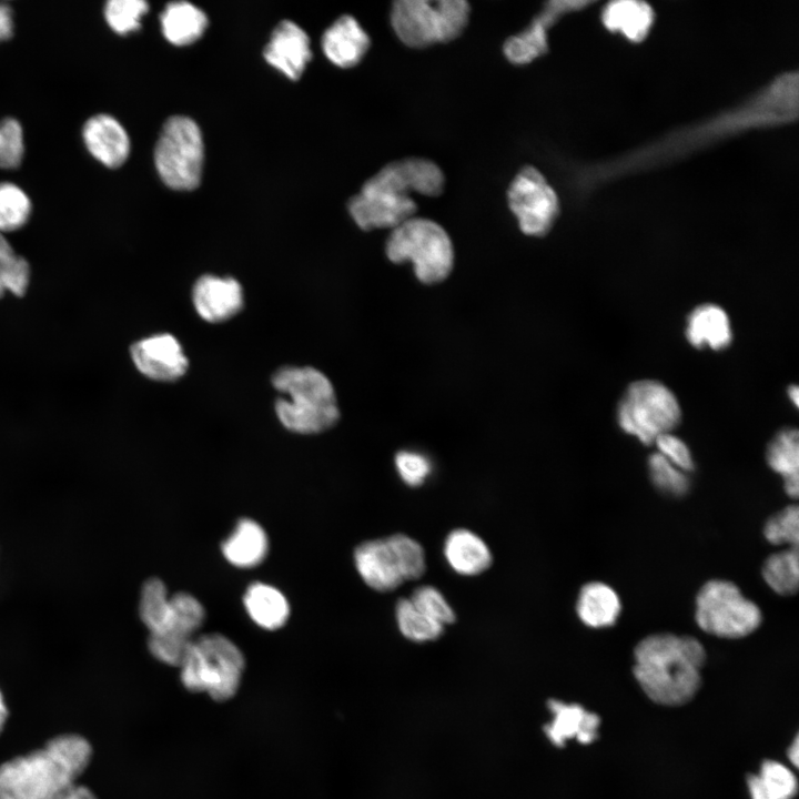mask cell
<instances>
[{
    "label": "cell",
    "mask_w": 799,
    "mask_h": 799,
    "mask_svg": "<svg viewBox=\"0 0 799 799\" xmlns=\"http://www.w3.org/2000/svg\"><path fill=\"white\" fill-rule=\"evenodd\" d=\"M386 538L397 558L404 581L419 578L426 569L425 553L421 544L400 533Z\"/></svg>",
    "instance_id": "cell-37"
},
{
    "label": "cell",
    "mask_w": 799,
    "mask_h": 799,
    "mask_svg": "<svg viewBox=\"0 0 799 799\" xmlns=\"http://www.w3.org/2000/svg\"><path fill=\"white\" fill-rule=\"evenodd\" d=\"M244 606L250 617L265 629H277L287 620L290 608L284 595L276 588L254 583L244 594Z\"/></svg>",
    "instance_id": "cell-29"
},
{
    "label": "cell",
    "mask_w": 799,
    "mask_h": 799,
    "mask_svg": "<svg viewBox=\"0 0 799 799\" xmlns=\"http://www.w3.org/2000/svg\"><path fill=\"white\" fill-rule=\"evenodd\" d=\"M603 26L610 32H619L633 43L643 42L654 24L651 6L638 0H616L601 10Z\"/></svg>",
    "instance_id": "cell-24"
},
{
    "label": "cell",
    "mask_w": 799,
    "mask_h": 799,
    "mask_svg": "<svg viewBox=\"0 0 799 799\" xmlns=\"http://www.w3.org/2000/svg\"><path fill=\"white\" fill-rule=\"evenodd\" d=\"M763 536L772 545L798 547L799 512L789 505L770 516L763 526Z\"/></svg>",
    "instance_id": "cell-39"
},
{
    "label": "cell",
    "mask_w": 799,
    "mask_h": 799,
    "mask_svg": "<svg viewBox=\"0 0 799 799\" xmlns=\"http://www.w3.org/2000/svg\"><path fill=\"white\" fill-rule=\"evenodd\" d=\"M12 33V10L8 4L0 3V42L10 39Z\"/></svg>",
    "instance_id": "cell-44"
},
{
    "label": "cell",
    "mask_w": 799,
    "mask_h": 799,
    "mask_svg": "<svg viewBox=\"0 0 799 799\" xmlns=\"http://www.w3.org/2000/svg\"><path fill=\"white\" fill-rule=\"evenodd\" d=\"M30 214L31 202L26 192L13 183H0V232L21 229Z\"/></svg>",
    "instance_id": "cell-35"
},
{
    "label": "cell",
    "mask_w": 799,
    "mask_h": 799,
    "mask_svg": "<svg viewBox=\"0 0 799 799\" xmlns=\"http://www.w3.org/2000/svg\"><path fill=\"white\" fill-rule=\"evenodd\" d=\"M130 355L138 371L155 381L178 380L188 368L180 343L170 334H156L135 342Z\"/></svg>",
    "instance_id": "cell-15"
},
{
    "label": "cell",
    "mask_w": 799,
    "mask_h": 799,
    "mask_svg": "<svg viewBox=\"0 0 799 799\" xmlns=\"http://www.w3.org/2000/svg\"><path fill=\"white\" fill-rule=\"evenodd\" d=\"M263 55L269 64L297 80L312 58L310 39L296 23L283 20L273 30Z\"/></svg>",
    "instance_id": "cell-16"
},
{
    "label": "cell",
    "mask_w": 799,
    "mask_h": 799,
    "mask_svg": "<svg viewBox=\"0 0 799 799\" xmlns=\"http://www.w3.org/2000/svg\"><path fill=\"white\" fill-rule=\"evenodd\" d=\"M695 619L709 635L738 639L757 630L762 615L757 604L745 597L736 584L711 579L697 593Z\"/></svg>",
    "instance_id": "cell-11"
},
{
    "label": "cell",
    "mask_w": 799,
    "mask_h": 799,
    "mask_svg": "<svg viewBox=\"0 0 799 799\" xmlns=\"http://www.w3.org/2000/svg\"><path fill=\"white\" fill-rule=\"evenodd\" d=\"M395 467L401 479L411 487L424 484L432 472L431 461L414 451H400L395 456Z\"/></svg>",
    "instance_id": "cell-42"
},
{
    "label": "cell",
    "mask_w": 799,
    "mask_h": 799,
    "mask_svg": "<svg viewBox=\"0 0 799 799\" xmlns=\"http://www.w3.org/2000/svg\"><path fill=\"white\" fill-rule=\"evenodd\" d=\"M171 615V597L163 581L158 578L145 581L141 593L140 616L150 634L163 630Z\"/></svg>",
    "instance_id": "cell-33"
},
{
    "label": "cell",
    "mask_w": 799,
    "mask_h": 799,
    "mask_svg": "<svg viewBox=\"0 0 799 799\" xmlns=\"http://www.w3.org/2000/svg\"><path fill=\"white\" fill-rule=\"evenodd\" d=\"M24 153L21 124L12 118L0 122V168L14 169L20 165Z\"/></svg>",
    "instance_id": "cell-41"
},
{
    "label": "cell",
    "mask_w": 799,
    "mask_h": 799,
    "mask_svg": "<svg viewBox=\"0 0 799 799\" xmlns=\"http://www.w3.org/2000/svg\"><path fill=\"white\" fill-rule=\"evenodd\" d=\"M31 277L28 261L18 255L0 232V299L6 293L21 297L27 293Z\"/></svg>",
    "instance_id": "cell-34"
},
{
    "label": "cell",
    "mask_w": 799,
    "mask_h": 799,
    "mask_svg": "<svg viewBox=\"0 0 799 799\" xmlns=\"http://www.w3.org/2000/svg\"><path fill=\"white\" fill-rule=\"evenodd\" d=\"M443 552L449 567L462 576L479 575L493 562L484 539L466 528L452 530L445 538Z\"/></svg>",
    "instance_id": "cell-23"
},
{
    "label": "cell",
    "mask_w": 799,
    "mask_h": 799,
    "mask_svg": "<svg viewBox=\"0 0 799 799\" xmlns=\"http://www.w3.org/2000/svg\"><path fill=\"white\" fill-rule=\"evenodd\" d=\"M148 10L149 4L142 0H110L105 3L104 17L114 32L128 34L140 29L141 18Z\"/></svg>",
    "instance_id": "cell-38"
},
{
    "label": "cell",
    "mask_w": 799,
    "mask_h": 799,
    "mask_svg": "<svg viewBox=\"0 0 799 799\" xmlns=\"http://www.w3.org/2000/svg\"><path fill=\"white\" fill-rule=\"evenodd\" d=\"M160 20L163 36L174 45L195 42L208 27L205 13L185 1L168 3Z\"/></svg>",
    "instance_id": "cell-28"
},
{
    "label": "cell",
    "mask_w": 799,
    "mask_h": 799,
    "mask_svg": "<svg viewBox=\"0 0 799 799\" xmlns=\"http://www.w3.org/2000/svg\"><path fill=\"white\" fill-rule=\"evenodd\" d=\"M685 335L694 347L725 350L732 340L729 316L719 305L700 304L688 315Z\"/></svg>",
    "instance_id": "cell-22"
},
{
    "label": "cell",
    "mask_w": 799,
    "mask_h": 799,
    "mask_svg": "<svg viewBox=\"0 0 799 799\" xmlns=\"http://www.w3.org/2000/svg\"><path fill=\"white\" fill-rule=\"evenodd\" d=\"M354 562L364 583L376 591H391L404 583L387 538L362 543L354 552Z\"/></svg>",
    "instance_id": "cell-17"
},
{
    "label": "cell",
    "mask_w": 799,
    "mask_h": 799,
    "mask_svg": "<svg viewBox=\"0 0 799 799\" xmlns=\"http://www.w3.org/2000/svg\"><path fill=\"white\" fill-rule=\"evenodd\" d=\"M621 611L618 594L601 581L585 584L578 594L576 613L587 627L599 629L616 624Z\"/></svg>",
    "instance_id": "cell-25"
},
{
    "label": "cell",
    "mask_w": 799,
    "mask_h": 799,
    "mask_svg": "<svg viewBox=\"0 0 799 799\" xmlns=\"http://www.w3.org/2000/svg\"><path fill=\"white\" fill-rule=\"evenodd\" d=\"M648 474L654 486L671 497H682L690 489V481L684 471L668 462L659 453L648 457Z\"/></svg>",
    "instance_id": "cell-36"
},
{
    "label": "cell",
    "mask_w": 799,
    "mask_h": 799,
    "mask_svg": "<svg viewBox=\"0 0 799 799\" xmlns=\"http://www.w3.org/2000/svg\"><path fill=\"white\" fill-rule=\"evenodd\" d=\"M788 395H789L790 401H791V402L795 404V406L797 407L798 404H799V401H798V400H799V391H798V387H797L796 385H790V387L788 388Z\"/></svg>",
    "instance_id": "cell-48"
},
{
    "label": "cell",
    "mask_w": 799,
    "mask_h": 799,
    "mask_svg": "<svg viewBox=\"0 0 799 799\" xmlns=\"http://www.w3.org/2000/svg\"><path fill=\"white\" fill-rule=\"evenodd\" d=\"M385 253L393 263L412 262L416 277L424 284L443 282L454 266V249L448 233L426 218L413 216L391 230Z\"/></svg>",
    "instance_id": "cell-7"
},
{
    "label": "cell",
    "mask_w": 799,
    "mask_h": 799,
    "mask_svg": "<svg viewBox=\"0 0 799 799\" xmlns=\"http://www.w3.org/2000/svg\"><path fill=\"white\" fill-rule=\"evenodd\" d=\"M224 557L234 566L250 568L259 565L267 553V537L254 520L241 519L222 545Z\"/></svg>",
    "instance_id": "cell-26"
},
{
    "label": "cell",
    "mask_w": 799,
    "mask_h": 799,
    "mask_svg": "<svg viewBox=\"0 0 799 799\" xmlns=\"http://www.w3.org/2000/svg\"><path fill=\"white\" fill-rule=\"evenodd\" d=\"M751 799H792L798 790L797 778L785 765L766 760L758 775L747 778Z\"/></svg>",
    "instance_id": "cell-30"
},
{
    "label": "cell",
    "mask_w": 799,
    "mask_h": 799,
    "mask_svg": "<svg viewBox=\"0 0 799 799\" xmlns=\"http://www.w3.org/2000/svg\"><path fill=\"white\" fill-rule=\"evenodd\" d=\"M762 577L778 595H795L799 581L798 547H786L767 557L762 565Z\"/></svg>",
    "instance_id": "cell-31"
},
{
    "label": "cell",
    "mask_w": 799,
    "mask_h": 799,
    "mask_svg": "<svg viewBox=\"0 0 799 799\" xmlns=\"http://www.w3.org/2000/svg\"><path fill=\"white\" fill-rule=\"evenodd\" d=\"M171 606L168 625L162 631L150 634L148 646L158 660L179 667L203 624L205 613L201 603L186 593L171 596Z\"/></svg>",
    "instance_id": "cell-13"
},
{
    "label": "cell",
    "mask_w": 799,
    "mask_h": 799,
    "mask_svg": "<svg viewBox=\"0 0 799 799\" xmlns=\"http://www.w3.org/2000/svg\"><path fill=\"white\" fill-rule=\"evenodd\" d=\"M204 145L199 125L184 115L169 118L154 149L156 171L165 185L178 191L199 186Z\"/></svg>",
    "instance_id": "cell-10"
},
{
    "label": "cell",
    "mask_w": 799,
    "mask_h": 799,
    "mask_svg": "<svg viewBox=\"0 0 799 799\" xmlns=\"http://www.w3.org/2000/svg\"><path fill=\"white\" fill-rule=\"evenodd\" d=\"M409 599L421 611L443 626L455 621L454 609L434 586L424 585L416 588Z\"/></svg>",
    "instance_id": "cell-40"
},
{
    "label": "cell",
    "mask_w": 799,
    "mask_h": 799,
    "mask_svg": "<svg viewBox=\"0 0 799 799\" xmlns=\"http://www.w3.org/2000/svg\"><path fill=\"white\" fill-rule=\"evenodd\" d=\"M395 618L401 634L415 643L436 640L442 636L445 627L421 611L409 598L397 601Z\"/></svg>",
    "instance_id": "cell-32"
},
{
    "label": "cell",
    "mask_w": 799,
    "mask_h": 799,
    "mask_svg": "<svg viewBox=\"0 0 799 799\" xmlns=\"http://www.w3.org/2000/svg\"><path fill=\"white\" fill-rule=\"evenodd\" d=\"M274 387L280 397L275 411L281 423L290 431L314 434L332 427L340 417L334 388L330 380L310 366H286L275 372Z\"/></svg>",
    "instance_id": "cell-4"
},
{
    "label": "cell",
    "mask_w": 799,
    "mask_h": 799,
    "mask_svg": "<svg viewBox=\"0 0 799 799\" xmlns=\"http://www.w3.org/2000/svg\"><path fill=\"white\" fill-rule=\"evenodd\" d=\"M593 1L555 0L532 19L523 31L508 37L503 44V53L508 62L525 65L543 57L549 50L548 32L565 14L581 10Z\"/></svg>",
    "instance_id": "cell-14"
},
{
    "label": "cell",
    "mask_w": 799,
    "mask_h": 799,
    "mask_svg": "<svg viewBox=\"0 0 799 799\" xmlns=\"http://www.w3.org/2000/svg\"><path fill=\"white\" fill-rule=\"evenodd\" d=\"M417 181L409 161L404 158L384 165L371 176L361 191L347 202L354 222L364 231L395 229L415 216Z\"/></svg>",
    "instance_id": "cell-5"
},
{
    "label": "cell",
    "mask_w": 799,
    "mask_h": 799,
    "mask_svg": "<svg viewBox=\"0 0 799 799\" xmlns=\"http://www.w3.org/2000/svg\"><path fill=\"white\" fill-rule=\"evenodd\" d=\"M634 660V676L653 701L680 706L700 688L706 651L691 636L658 633L637 644Z\"/></svg>",
    "instance_id": "cell-2"
},
{
    "label": "cell",
    "mask_w": 799,
    "mask_h": 799,
    "mask_svg": "<svg viewBox=\"0 0 799 799\" xmlns=\"http://www.w3.org/2000/svg\"><path fill=\"white\" fill-rule=\"evenodd\" d=\"M788 758L792 762L793 766H798L799 761V742L798 738L796 737L792 741V744L789 747L788 750Z\"/></svg>",
    "instance_id": "cell-46"
},
{
    "label": "cell",
    "mask_w": 799,
    "mask_h": 799,
    "mask_svg": "<svg viewBox=\"0 0 799 799\" xmlns=\"http://www.w3.org/2000/svg\"><path fill=\"white\" fill-rule=\"evenodd\" d=\"M82 136L88 151L103 165L118 168L130 153V140L120 122L109 114H97L83 125Z\"/></svg>",
    "instance_id": "cell-19"
},
{
    "label": "cell",
    "mask_w": 799,
    "mask_h": 799,
    "mask_svg": "<svg viewBox=\"0 0 799 799\" xmlns=\"http://www.w3.org/2000/svg\"><path fill=\"white\" fill-rule=\"evenodd\" d=\"M798 83L797 71L785 72L737 107L677 130L619 159L597 164L588 178L598 184L667 164L745 131L788 124L798 117Z\"/></svg>",
    "instance_id": "cell-1"
},
{
    "label": "cell",
    "mask_w": 799,
    "mask_h": 799,
    "mask_svg": "<svg viewBox=\"0 0 799 799\" xmlns=\"http://www.w3.org/2000/svg\"><path fill=\"white\" fill-rule=\"evenodd\" d=\"M326 58L340 68L358 64L371 47V39L358 21L348 14L336 19L322 36Z\"/></svg>",
    "instance_id": "cell-20"
},
{
    "label": "cell",
    "mask_w": 799,
    "mask_h": 799,
    "mask_svg": "<svg viewBox=\"0 0 799 799\" xmlns=\"http://www.w3.org/2000/svg\"><path fill=\"white\" fill-rule=\"evenodd\" d=\"M60 799H97V797L89 788L75 783Z\"/></svg>",
    "instance_id": "cell-45"
},
{
    "label": "cell",
    "mask_w": 799,
    "mask_h": 799,
    "mask_svg": "<svg viewBox=\"0 0 799 799\" xmlns=\"http://www.w3.org/2000/svg\"><path fill=\"white\" fill-rule=\"evenodd\" d=\"M7 718H8V709H7V706H6V704H4L2 694H1V691H0V732L2 731V729H3V727H4V724H6V721H7Z\"/></svg>",
    "instance_id": "cell-47"
},
{
    "label": "cell",
    "mask_w": 799,
    "mask_h": 799,
    "mask_svg": "<svg viewBox=\"0 0 799 799\" xmlns=\"http://www.w3.org/2000/svg\"><path fill=\"white\" fill-rule=\"evenodd\" d=\"M548 708L553 719L544 727V732L553 745L563 747L572 738L590 744L597 738L600 719L596 714L577 704L555 699L548 701Z\"/></svg>",
    "instance_id": "cell-21"
},
{
    "label": "cell",
    "mask_w": 799,
    "mask_h": 799,
    "mask_svg": "<svg viewBox=\"0 0 799 799\" xmlns=\"http://www.w3.org/2000/svg\"><path fill=\"white\" fill-rule=\"evenodd\" d=\"M796 428L780 429L770 441L766 451L769 467L783 479V488L791 498L799 493V441Z\"/></svg>",
    "instance_id": "cell-27"
},
{
    "label": "cell",
    "mask_w": 799,
    "mask_h": 799,
    "mask_svg": "<svg viewBox=\"0 0 799 799\" xmlns=\"http://www.w3.org/2000/svg\"><path fill=\"white\" fill-rule=\"evenodd\" d=\"M183 687L224 702L239 691L245 668L240 648L220 634L195 637L179 665Z\"/></svg>",
    "instance_id": "cell-6"
},
{
    "label": "cell",
    "mask_w": 799,
    "mask_h": 799,
    "mask_svg": "<svg viewBox=\"0 0 799 799\" xmlns=\"http://www.w3.org/2000/svg\"><path fill=\"white\" fill-rule=\"evenodd\" d=\"M92 756L81 736L63 735L43 748L0 765V799H60Z\"/></svg>",
    "instance_id": "cell-3"
},
{
    "label": "cell",
    "mask_w": 799,
    "mask_h": 799,
    "mask_svg": "<svg viewBox=\"0 0 799 799\" xmlns=\"http://www.w3.org/2000/svg\"><path fill=\"white\" fill-rule=\"evenodd\" d=\"M618 426L645 445L671 431L681 418L676 395L655 380L635 381L625 390L616 409Z\"/></svg>",
    "instance_id": "cell-9"
},
{
    "label": "cell",
    "mask_w": 799,
    "mask_h": 799,
    "mask_svg": "<svg viewBox=\"0 0 799 799\" xmlns=\"http://www.w3.org/2000/svg\"><path fill=\"white\" fill-rule=\"evenodd\" d=\"M655 444L658 452L668 462L674 464L685 473L692 472L695 469L694 458L689 447L679 437L671 433L659 436Z\"/></svg>",
    "instance_id": "cell-43"
},
{
    "label": "cell",
    "mask_w": 799,
    "mask_h": 799,
    "mask_svg": "<svg viewBox=\"0 0 799 799\" xmlns=\"http://www.w3.org/2000/svg\"><path fill=\"white\" fill-rule=\"evenodd\" d=\"M193 304L203 320L212 323L226 321L242 309V287L232 277L204 275L194 285Z\"/></svg>",
    "instance_id": "cell-18"
},
{
    "label": "cell",
    "mask_w": 799,
    "mask_h": 799,
    "mask_svg": "<svg viewBox=\"0 0 799 799\" xmlns=\"http://www.w3.org/2000/svg\"><path fill=\"white\" fill-rule=\"evenodd\" d=\"M506 196L520 231L529 236L546 235L560 212L556 191L533 165H525L516 173Z\"/></svg>",
    "instance_id": "cell-12"
},
{
    "label": "cell",
    "mask_w": 799,
    "mask_h": 799,
    "mask_svg": "<svg viewBox=\"0 0 799 799\" xmlns=\"http://www.w3.org/2000/svg\"><path fill=\"white\" fill-rule=\"evenodd\" d=\"M469 16L471 6L464 0H398L392 4L390 19L402 43L424 49L462 36Z\"/></svg>",
    "instance_id": "cell-8"
}]
</instances>
